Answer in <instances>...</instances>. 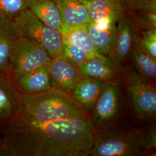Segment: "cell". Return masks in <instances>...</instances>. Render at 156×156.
Returning a JSON list of instances; mask_svg holds the SVG:
<instances>
[{
	"mask_svg": "<svg viewBox=\"0 0 156 156\" xmlns=\"http://www.w3.org/2000/svg\"><path fill=\"white\" fill-rule=\"evenodd\" d=\"M2 135L0 156H88L95 138L88 115L44 123L15 119Z\"/></svg>",
	"mask_w": 156,
	"mask_h": 156,
	"instance_id": "obj_1",
	"label": "cell"
},
{
	"mask_svg": "<svg viewBox=\"0 0 156 156\" xmlns=\"http://www.w3.org/2000/svg\"><path fill=\"white\" fill-rule=\"evenodd\" d=\"M86 115L71 94L50 87L38 93L24 94L22 106L15 119L44 123Z\"/></svg>",
	"mask_w": 156,
	"mask_h": 156,
	"instance_id": "obj_2",
	"label": "cell"
},
{
	"mask_svg": "<svg viewBox=\"0 0 156 156\" xmlns=\"http://www.w3.org/2000/svg\"><path fill=\"white\" fill-rule=\"evenodd\" d=\"M156 131L112 130L95 137L90 155L94 156H138L156 147Z\"/></svg>",
	"mask_w": 156,
	"mask_h": 156,
	"instance_id": "obj_3",
	"label": "cell"
},
{
	"mask_svg": "<svg viewBox=\"0 0 156 156\" xmlns=\"http://www.w3.org/2000/svg\"><path fill=\"white\" fill-rule=\"evenodd\" d=\"M12 21L18 37L27 38L39 45L51 58L61 55L63 45L62 33L46 26L28 8Z\"/></svg>",
	"mask_w": 156,
	"mask_h": 156,
	"instance_id": "obj_4",
	"label": "cell"
},
{
	"mask_svg": "<svg viewBox=\"0 0 156 156\" xmlns=\"http://www.w3.org/2000/svg\"><path fill=\"white\" fill-rule=\"evenodd\" d=\"M51 59L39 45L27 38L18 37L9 56L5 73L15 80L39 68L48 66Z\"/></svg>",
	"mask_w": 156,
	"mask_h": 156,
	"instance_id": "obj_5",
	"label": "cell"
},
{
	"mask_svg": "<svg viewBox=\"0 0 156 156\" xmlns=\"http://www.w3.org/2000/svg\"><path fill=\"white\" fill-rule=\"evenodd\" d=\"M127 88L134 109L138 116L150 119L156 116V91L155 86L135 71L129 73Z\"/></svg>",
	"mask_w": 156,
	"mask_h": 156,
	"instance_id": "obj_6",
	"label": "cell"
},
{
	"mask_svg": "<svg viewBox=\"0 0 156 156\" xmlns=\"http://www.w3.org/2000/svg\"><path fill=\"white\" fill-rule=\"evenodd\" d=\"M24 94L5 73H0V133L10 127L22 106Z\"/></svg>",
	"mask_w": 156,
	"mask_h": 156,
	"instance_id": "obj_7",
	"label": "cell"
},
{
	"mask_svg": "<svg viewBox=\"0 0 156 156\" xmlns=\"http://www.w3.org/2000/svg\"><path fill=\"white\" fill-rule=\"evenodd\" d=\"M116 24L112 56L116 62L122 63L131 55L140 42L139 27L128 15Z\"/></svg>",
	"mask_w": 156,
	"mask_h": 156,
	"instance_id": "obj_8",
	"label": "cell"
},
{
	"mask_svg": "<svg viewBox=\"0 0 156 156\" xmlns=\"http://www.w3.org/2000/svg\"><path fill=\"white\" fill-rule=\"evenodd\" d=\"M49 69L51 87L69 94L83 78L79 68L61 55L51 59Z\"/></svg>",
	"mask_w": 156,
	"mask_h": 156,
	"instance_id": "obj_9",
	"label": "cell"
},
{
	"mask_svg": "<svg viewBox=\"0 0 156 156\" xmlns=\"http://www.w3.org/2000/svg\"><path fill=\"white\" fill-rule=\"evenodd\" d=\"M120 89L117 83L105 82L100 95L93 109V122L102 125L116 116L120 105Z\"/></svg>",
	"mask_w": 156,
	"mask_h": 156,
	"instance_id": "obj_10",
	"label": "cell"
},
{
	"mask_svg": "<svg viewBox=\"0 0 156 156\" xmlns=\"http://www.w3.org/2000/svg\"><path fill=\"white\" fill-rule=\"evenodd\" d=\"M83 4L94 23L116 24L127 16L120 0H92Z\"/></svg>",
	"mask_w": 156,
	"mask_h": 156,
	"instance_id": "obj_11",
	"label": "cell"
},
{
	"mask_svg": "<svg viewBox=\"0 0 156 156\" xmlns=\"http://www.w3.org/2000/svg\"><path fill=\"white\" fill-rule=\"evenodd\" d=\"M84 78H91L108 82L116 76V61L112 57L98 54L79 67Z\"/></svg>",
	"mask_w": 156,
	"mask_h": 156,
	"instance_id": "obj_12",
	"label": "cell"
},
{
	"mask_svg": "<svg viewBox=\"0 0 156 156\" xmlns=\"http://www.w3.org/2000/svg\"><path fill=\"white\" fill-rule=\"evenodd\" d=\"M62 17V27L87 26L91 19L83 3L79 0H55Z\"/></svg>",
	"mask_w": 156,
	"mask_h": 156,
	"instance_id": "obj_13",
	"label": "cell"
},
{
	"mask_svg": "<svg viewBox=\"0 0 156 156\" xmlns=\"http://www.w3.org/2000/svg\"><path fill=\"white\" fill-rule=\"evenodd\" d=\"M105 82L91 78H82L71 92V95L87 111H92Z\"/></svg>",
	"mask_w": 156,
	"mask_h": 156,
	"instance_id": "obj_14",
	"label": "cell"
},
{
	"mask_svg": "<svg viewBox=\"0 0 156 156\" xmlns=\"http://www.w3.org/2000/svg\"><path fill=\"white\" fill-rule=\"evenodd\" d=\"M13 80L23 94H35L51 87L49 66L29 72Z\"/></svg>",
	"mask_w": 156,
	"mask_h": 156,
	"instance_id": "obj_15",
	"label": "cell"
},
{
	"mask_svg": "<svg viewBox=\"0 0 156 156\" xmlns=\"http://www.w3.org/2000/svg\"><path fill=\"white\" fill-rule=\"evenodd\" d=\"M27 8L50 28L62 33V17L55 0H26Z\"/></svg>",
	"mask_w": 156,
	"mask_h": 156,
	"instance_id": "obj_16",
	"label": "cell"
},
{
	"mask_svg": "<svg viewBox=\"0 0 156 156\" xmlns=\"http://www.w3.org/2000/svg\"><path fill=\"white\" fill-rule=\"evenodd\" d=\"M17 37L12 20L0 16V73H5L9 56Z\"/></svg>",
	"mask_w": 156,
	"mask_h": 156,
	"instance_id": "obj_17",
	"label": "cell"
},
{
	"mask_svg": "<svg viewBox=\"0 0 156 156\" xmlns=\"http://www.w3.org/2000/svg\"><path fill=\"white\" fill-rule=\"evenodd\" d=\"M116 25L113 24L105 28L96 26L91 21L86 26L98 53L112 55L116 33Z\"/></svg>",
	"mask_w": 156,
	"mask_h": 156,
	"instance_id": "obj_18",
	"label": "cell"
},
{
	"mask_svg": "<svg viewBox=\"0 0 156 156\" xmlns=\"http://www.w3.org/2000/svg\"><path fill=\"white\" fill-rule=\"evenodd\" d=\"M62 34L63 42L79 46L92 56L99 54L97 51L86 26L62 27Z\"/></svg>",
	"mask_w": 156,
	"mask_h": 156,
	"instance_id": "obj_19",
	"label": "cell"
},
{
	"mask_svg": "<svg viewBox=\"0 0 156 156\" xmlns=\"http://www.w3.org/2000/svg\"><path fill=\"white\" fill-rule=\"evenodd\" d=\"M137 72L146 79L154 80L156 77V60L149 55L140 44L136 45L131 55Z\"/></svg>",
	"mask_w": 156,
	"mask_h": 156,
	"instance_id": "obj_20",
	"label": "cell"
},
{
	"mask_svg": "<svg viewBox=\"0 0 156 156\" xmlns=\"http://www.w3.org/2000/svg\"><path fill=\"white\" fill-rule=\"evenodd\" d=\"M61 55L78 67L95 57L90 55L79 46L66 42H63Z\"/></svg>",
	"mask_w": 156,
	"mask_h": 156,
	"instance_id": "obj_21",
	"label": "cell"
},
{
	"mask_svg": "<svg viewBox=\"0 0 156 156\" xmlns=\"http://www.w3.org/2000/svg\"><path fill=\"white\" fill-rule=\"evenodd\" d=\"M27 9L26 0H0V16L12 20Z\"/></svg>",
	"mask_w": 156,
	"mask_h": 156,
	"instance_id": "obj_22",
	"label": "cell"
},
{
	"mask_svg": "<svg viewBox=\"0 0 156 156\" xmlns=\"http://www.w3.org/2000/svg\"><path fill=\"white\" fill-rule=\"evenodd\" d=\"M140 44L149 55L156 60V28L145 30L140 37Z\"/></svg>",
	"mask_w": 156,
	"mask_h": 156,
	"instance_id": "obj_23",
	"label": "cell"
},
{
	"mask_svg": "<svg viewBox=\"0 0 156 156\" xmlns=\"http://www.w3.org/2000/svg\"><path fill=\"white\" fill-rule=\"evenodd\" d=\"M81 2L84 3V2H88V1H92V0H79Z\"/></svg>",
	"mask_w": 156,
	"mask_h": 156,
	"instance_id": "obj_24",
	"label": "cell"
}]
</instances>
